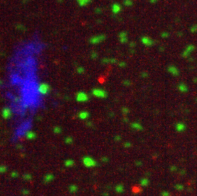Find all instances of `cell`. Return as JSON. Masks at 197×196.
<instances>
[{
    "instance_id": "cell-1",
    "label": "cell",
    "mask_w": 197,
    "mask_h": 196,
    "mask_svg": "<svg viewBox=\"0 0 197 196\" xmlns=\"http://www.w3.org/2000/svg\"><path fill=\"white\" fill-rule=\"evenodd\" d=\"M48 43L40 35L29 38L18 56V106L21 116V135L31 133L51 96L47 74Z\"/></svg>"
}]
</instances>
